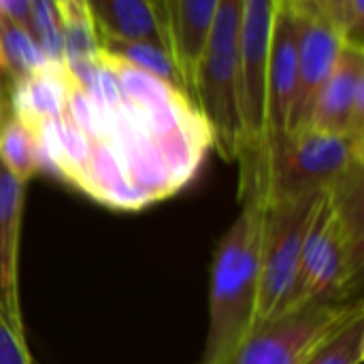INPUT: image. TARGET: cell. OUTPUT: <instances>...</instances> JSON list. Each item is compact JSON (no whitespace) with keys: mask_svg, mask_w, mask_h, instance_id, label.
Wrapping results in <instances>:
<instances>
[{"mask_svg":"<svg viewBox=\"0 0 364 364\" xmlns=\"http://www.w3.org/2000/svg\"><path fill=\"white\" fill-rule=\"evenodd\" d=\"M30 32L43 55L53 64H64V43L58 4L53 0H32Z\"/></svg>","mask_w":364,"mask_h":364,"instance_id":"ac0fdd59","label":"cell"},{"mask_svg":"<svg viewBox=\"0 0 364 364\" xmlns=\"http://www.w3.org/2000/svg\"><path fill=\"white\" fill-rule=\"evenodd\" d=\"M239 200L262 209L311 192H326L364 166V139L305 130L243 151L239 158Z\"/></svg>","mask_w":364,"mask_h":364,"instance_id":"7a4b0ae2","label":"cell"},{"mask_svg":"<svg viewBox=\"0 0 364 364\" xmlns=\"http://www.w3.org/2000/svg\"><path fill=\"white\" fill-rule=\"evenodd\" d=\"M326 192H311L264 209L256 324L284 311L294 286L307 235L316 222Z\"/></svg>","mask_w":364,"mask_h":364,"instance_id":"8992f818","label":"cell"},{"mask_svg":"<svg viewBox=\"0 0 364 364\" xmlns=\"http://www.w3.org/2000/svg\"><path fill=\"white\" fill-rule=\"evenodd\" d=\"M0 364H32L26 339L17 337L0 316Z\"/></svg>","mask_w":364,"mask_h":364,"instance_id":"44dd1931","label":"cell"},{"mask_svg":"<svg viewBox=\"0 0 364 364\" xmlns=\"http://www.w3.org/2000/svg\"><path fill=\"white\" fill-rule=\"evenodd\" d=\"M320 15L337 30L343 45L364 49L363 0H314Z\"/></svg>","mask_w":364,"mask_h":364,"instance_id":"d6986e66","label":"cell"},{"mask_svg":"<svg viewBox=\"0 0 364 364\" xmlns=\"http://www.w3.org/2000/svg\"><path fill=\"white\" fill-rule=\"evenodd\" d=\"M307 130L364 139V49L343 45L324 83Z\"/></svg>","mask_w":364,"mask_h":364,"instance_id":"9c48e42d","label":"cell"},{"mask_svg":"<svg viewBox=\"0 0 364 364\" xmlns=\"http://www.w3.org/2000/svg\"><path fill=\"white\" fill-rule=\"evenodd\" d=\"M364 320H358L326 341L305 364H363Z\"/></svg>","mask_w":364,"mask_h":364,"instance_id":"ffe728a7","label":"cell"},{"mask_svg":"<svg viewBox=\"0 0 364 364\" xmlns=\"http://www.w3.org/2000/svg\"><path fill=\"white\" fill-rule=\"evenodd\" d=\"M55 4L62 23L64 64L94 62L100 53V38L87 0H58Z\"/></svg>","mask_w":364,"mask_h":364,"instance_id":"9a60e30c","label":"cell"},{"mask_svg":"<svg viewBox=\"0 0 364 364\" xmlns=\"http://www.w3.org/2000/svg\"><path fill=\"white\" fill-rule=\"evenodd\" d=\"M299 41H296V85L288 122V134L305 132L311 122L316 100L328 81L343 47L337 30L320 15L314 0H292Z\"/></svg>","mask_w":364,"mask_h":364,"instance_id":"ba28073f","label":"cell"},{"mask_svg":"<svg viewBox=\"0 0 364 364\" xmlns=\"http://www.w3.org/2000/svg\"><path fill=\"white\" fill-rule=\"evenodd\" d=\"M273 15L275 0H243L239 26V98L245 134L243 151L256 147L264 134Z\"/></svg>","mask_w":364,"mask_h":364,"instance_id":"52a82bcc","label":"cell"},{"mask_svg":"<svg viewBox=\"0 0 364 364\" xmlns=\"http://www.w3.org/2000/svg\"><path fill=\"white\" fill-rule=\"evenodd\" d=\"M98 36L147 43L168 53L164 0H87Z\"/></svg>","mask_w":364,"mask_h":364,"instance_id":"4fadbf2b","label":"cell"},{"mask_svg":"<svg viewBox=\"0 0 364 364\" xmlns=\"http://www.w3.org/2000/svg\"><path fill=\"white\" fill-rule=\"evenodd\" d=\"M49 60L43 55L32 32L0 13V73L11 85L38 73Z\"/></svg>","mask_w":364,"mask_h":364,"instance_id":"5bb4252c","label":"cell"},{"mask_svg":"<svg viewBox=\"0 0 364 364\" xmlns=\"http://www.w3.org/2000/svg\"><path fill=\"white\" fill-rule=\"evenodd\" d=\"M0 164L21 183L43 171L36 134L15 115H9L0 130Z\"/></svg>","mask_w":364,"mask_h":364,"instance_id":"e0dca14e","label":"cell"},{"mask_svg":"<svg viewBox=\"0 0 364 364\" xmlns=\"http://www.w3.org/2000/svg\"><path fill=\"white\" fill-rule=\"evenodd\" d=\"M296 41H299V23H296L292 0H275L269 77H267L264 134L256 147L277 143L288 134V122H290L294 85H296Z\"/></svg>","mask_w":364,"mask_h":364,"instance_id":"30bf717a","label":"cell"},{"mask_svg":"<svg viewBox=\"0 0 364 364\" xmlns=\"http://www.w3.org/2000/svg\"><path fill=\"white\" fill-rule=\"evenodd\" d=\"M358 320H364L363 299L305 305L256 324L224 364H305Z\"/></svg>","mask_w":364,"mask_h":364,"instance_id":"5b68a950","label":"cell"},{"mask_svg":"<svg viewBox=\"0 0 364 364\" xmlns=\"http://www.w3.org/2000/svg\"><path fill=\"white\" fill-rule=\"evenodd\" d=\"M364 166L326 190L284 311L363 299Z\"/></svg>","mask_w":364,"mask_h":364,"instance_id":"6da1fadb","label":"cell"},{"mask_svg":"<svg viewBox=\"0 0 364 364\" xmlns=\"http://www.w3.org/2000/svg\"><path fill=\"white\" fill-rule=\"evenodd\" d=\"M241 213L215 247L209 279V326L198 364H224L256 326L264 209L241 200Z\"/></svg>","mask_w":364,"mask_h":364,"instance_id":"3957f363","label":"cell"},{"mask_svg":"<svg viewBox=\"0 0 364 364\" xmlns=\"http://www.w3.org/2000/svg\"><path fill=\"white\" fill-rule=\"evenodd\" d=\"M30 11H32V0H0V13L17 21L19 26L30 30Z\"/></svg>","mask_w":364,"mask_h":364,"instance_id":"7402d4cb","label":"cell"},{"mask_svg":"<svg viewBox=\"0 0 364 364\" xmlns=\"http://www.w3.org/2000/svg\"><path fill=\"white\" fill-rule=\"evenodd\" d=\"M2 81H4V77H2V73H0V130H2V126H4V122H6V117L11 115L9 94H6V90H4Z\"/></svg>","mask_w":364,"mask_h":364,"instance_id":"603a6c76","label":"cell"},{"mask_svg":"<svg viewBox=\"0 0 364 364\" xmlns=\"http://www.w3.org/2000/svg\"><path fill=\"white\" fill-rule=\"evenodd\" d=\"M26 183L0 164V316L11 331L26 339L19 301V241L23 224Z\"/></svg>","mask_w":364,"mask_h":364,"instance_id":"8fae6325","label":"cell"},{"mask_svg":"<svg viewBox=\"0 0 364 364\" xmlns=\"http://www.w3.org/2000/svg\"><path fill=\"white\" fill-rule=\"evenodd\" d=\"M100 38V51L107 55L171 85L173 90L186 94V87L181 83V77L171 60V55L154 45L147 43H134V41H122V38H111V36H98ZM188 96V94H186Z\"/></svg>","mask_w":364,"mask_h":364,"instance_id":"2e32d148","label":"cell"},{"mask_svg":"<svg viewBox=\"0 0 364 364\" xmlns=\"http://www.w3.org/2000/svg\"><path fill=\"white\" fill-rule=\"evenodd\" d=\"M243 0H220L211 38L198 66L190 102L203 117L211 147L226 162L245 149L239 98V26Z\"/></svg>","mask_w":364,"mask_h":364,"instance_id":"277c9868","label":"cell"},{"mask_svg":"<svg viewBox=\"0 0 364 364\" xmlns=\"http://www.w3.org/2000/svg\"><path fill=\"white\" fill-rule=\"evenodd\" d=\"M220 0H164L168 55L181 77L188 98L207 51Z\"/></svg>","mask_w":364,"mask_h":364,"instance_id":"7c38bea8","label":"cell"}]
</instances>
